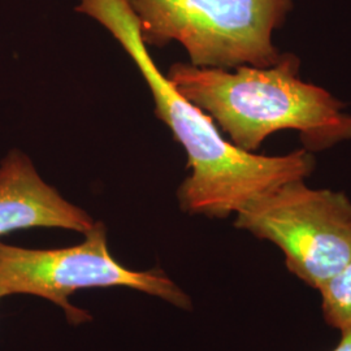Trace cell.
<instances>
[{
    "instance_id": "6da1fadb",
    "label": "cell",
    "mask_w": 351,
    "mask_h": 351,
    "mask_svg": "<svg viewBox=\"0 0 351 351\" xmlns=\"http://www.w3.org/2000/svg\"><path fill=\"white\" fill-rule=\"evenodd\" d=\"M75 11L98 21L123 46L149 85L155 114L186 151L191 173L177 191L184 213L226 219L281 185L313 175L316 163L310 151L267 156L241 150L224 138L213 117L159 71L128 0H80Z\"/></svg>"
},
{
    "instance_id": "7a4b0ae2",
    "label": "cell",
    "mask_w": 351,
    "mask_h": 351,
    "mask_svg": "<svg viewBox=\"0 0 351 351\" xmlns=\"http://www.w3.org/2000/svg\"><path fill=\"white\" fill-rule=\"evenodd\" d=\"M300 69L298 56L281 53L269 66L219 69L176 63L167 77L241 150L256 152L267 137L282 130L298 132L303 149L313 154L351 141L345 104L303 81Z\"/></svg>"
},
{
    "instance_id": "3957f363",
    "label": "cell",
    "mask_w": 351,
    "mask_h": 351,
    "mask_svg": "<svg viewBox=\"0 0 351 351\" xmlns=\"http://www.w3.org/2000/svg\"><path fill=\"white\" fill-rule=\"evenodd\" d=\"M149 47L178 42L199 68L269 66L281 52L274 33L294 0H128Z\"/></svg>"
},
{
    "instance_id": "277c9868",
    "label": "cell",
    "mask_w": 351,
    "mask_h": 351,
    "mask_svg": "<svg viewBox=\"0 0 351 351\" xmlns=\"http://www.w3.org/2000/svg\"><path fill=\"white\" fill-rule=\"evenodd\" d=\"M134 289L158 297L181 310H191L188 294L162 269L133 271L119 263L108 249L107 229L95 223L85 239L64 249H25L0 242V294H27L59 306L71 324L90 322L91 316L73 306L69 297L77 290Z\"/></svg>"
},
{
    "instance_id": "5b68a950",
    "label": "cell",
    "mask_w": 351,
    "mask_h": 351,
    "mask_svg": "<svg viewBox=\"0 0 351 351\" xmlns=\"http://www.w3.org/2000/svg\"><path fill=\"white\" fill-rule=\"evenodd\" d=\"M295 180L249 203L234 226L274 243L289 272L322 288L351 262V201L342 191Z\"/></svg>"
},
{
    "instance_id": "8992f818",
    "label": "cell",
    "mask_w": 351,
    "mask_h": 351,
    "mask_svg": "<svg viewBox=\"0 0 351 351\" xmlns=\"http://www.w3.org/2000/svg\"><path fill=\"white\" fill-rule=\"evenodd\" d=\"M95 221L39 176L30 159L12 151L0 164V237L32 228L86 233Z\"/></svg>"
},
{
    "instance_id": "52a82bcc",
    "label": "cell",
    "mask_w": 351,
    "mask_h": 351,
    "mask_svg": "<svg viewBox=\"0 0 351 351\" xmlns=\"http://www.w3.org/2000/svg\"><path fill=\"white\" fill-rule=\"evenodd\" d=\"M317 291L326 324L339 332L351 329V262Z\"/></svg>"
},
{
    "instance_id": "ba28073f",
    "label": "cell",
    "mask_w": 351,
    "mask_h": 351,
    "mask_svg": "<svg viewBox=\"0 0 351 351\" xmlns=\"http://www.w3.org/2000/svg\"><path fill=\"white\" fill-rule=\"evenodd\" d=\"M341 337H339V343L330 351H351V329L339 332Z\"/></svg>"
},
{
    "instance_id": "9c48e42d",
    "label": "cell",
    "mask_w": 351,
    "mask_h": 351,
    "mask_svg": "<svg viewBox=\"0 0 351 351\" xmlns=\"http://www.w3.org/2000/svg\"><path fill=\"white\" fill-rule=\"evenodd\" d=\"M1 298H3V295H1V294H0V300H1Z\"/></svg>"
}]
</instances>
